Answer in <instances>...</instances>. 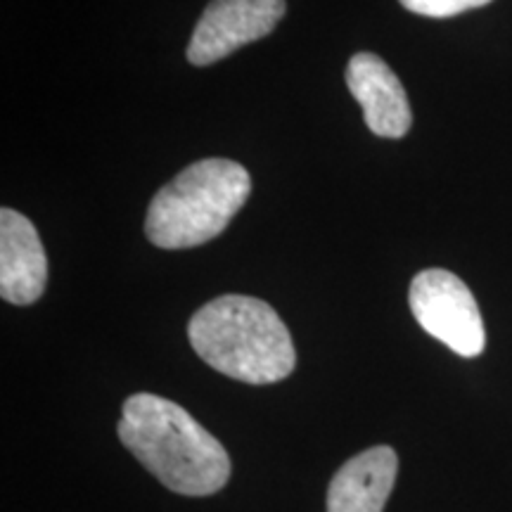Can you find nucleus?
Masks as SVG:
<instances>
[{
	"mask_svg": "<svg viewBox=\"0 0 512 512\" xmlns=\"http://www.w3.org/2000/svg\"><path fill=\"white\" fill-rule=\"evenodd\" d=\"M117 432L138 463L174 494L211 496L228 484L230 458L221 441L164 396H128Z\"/></svg>",
	"mask_w": 512,
	"mask_h": 512,
	"instance_id": "nucleus-1",
	"label": "nucleus"
},
{
	"mask_svg": "<svg viewBox=\"0 0 512 512\" xmlns=\"http://www.w3.org/2000/svg\"><path fill=\"white\" fill-rule=\"evenodd\" d=\"M195 354L226 377L273 384L297 366L292 335L273 306L245 294H223L204 304L188 323Z\"/></svg>",
	"mask_w": 512,
	"mask_h": 512,
	"instance_id": "nucleus-2",
	"label": "nucleus"
},
{
	"mask_svg": "<svg viewBox=\"0 0 512 512\" xmlns=\"http://www.w3.org/2000/svg\"><path fill=\"white\" fill-rule=\"evenodd\" d=\"M252 176L230 159H202L166 183L150 202L145 233L162 249H188L219 238L245 207Z\"/></svg>",
	"mask_w": 512,
	"mask_h": 512,
	"instance_id": "nucleus-3",
	"label": "nucleus"
},
{
	"mask_svg": "<svg viewBox=\"0 0 512 512\" xmlns=\"http://www.w3.org/2000/svg\"><path fill=\"white\" fill-rule=\"evenodd\" d=\"M408 302L427 335L439 339L458 356L475 358L482 354L486 347L482 313L470 287L458 275L444 268H427L413 278Z\"/></svg>",
	"mask_w": 512,
	"mask_h": 512,
	"instance_id": "nucleus-4",
	"label": "nucleus"
},
{
	"mask_svg": "<svg viewBox=\"0 0 512 512\" xmlns=\"http://www.w3.org/2000/svg\"><path fill=\"white\" fill-rule=\"evenodd\" d=\"M285 0H211L188 43V62L195 67L233 55L278 27Z\"/></svg>",
	"mask_w": 512,
	"mask_h": 512,
	"instance_id": "nucleus-5",
	"label": "nucleus"
},
{
	"mask_svg": "<svg viewBox=\"0 0 512 512\" xmlns=\"http://www.w3.org/2000/svg\"><path fill=\"white\" fill-rule=\"evenodd\" d=\"M48 283V256L34 223L19 211H0V297L29 306L43 297Z\"/></svg>",
	"mask_w": 512,
	"mask_h": 512,
	"instance_id": "nucleus-6",
	"label": "nucleus"
},
{
	"mask_svg": "<svg viewBox=\"0 0 512 512\" xmlns=\"http://www.w3.org/2000/svg\"><path fill=\"white\" fill-rule=\"evenodd\" d=\"M347 86L375 136L403 138L411 131L413 114L399 76L373 53H358L349 60Z\"/></svg>",
	"mask_w": 512,
	"mask_h": 512,
	"instance_id": "nucleus-7",
	"label": "nucleus"
},
{
	"mask_svg": "<svg viewBox=\"0 0 512 512\" xmlns=\"http://www.w3.org/2000/svg\"><path fill=\"white\" fill-rule=\"evenodd\" d=\"M399 458L394 448L375 446L347 460L332 477L328 512H382L392 496Z\"/></svg>",
	"mask_w": 512,
	"mask_h": 512,
	"instance_id": "nucleus-8",
	"label": "nucleus"
},
{
	"mask_svg": "<svg viewBox=\"0 0 512 512\" xmlns=\"http://www.w3.org/2000/svg\"><path fill=\"white\" fill-rule=\"evenodd\" d=\"M399 3L408 12H415V15L422 17H456L460 12L482 8V5H489L491 0H399Z\"/></svg>",
	"mask_w": 512,
	"mask_h": 512,
	"instance_id": "nucleus-9",
	"label": "nucleus"
}]
</instances>
